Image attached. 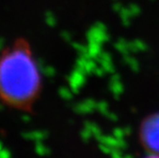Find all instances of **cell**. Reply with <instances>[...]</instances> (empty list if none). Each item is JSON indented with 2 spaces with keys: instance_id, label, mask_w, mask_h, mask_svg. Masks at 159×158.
Instances as JSON below:
<instances>
[{
  "instance_id": "6da1fadb",
  "label": "cell",
  "mask_w": 159,
  "mask_h": 158,
  "mask_svg": "<svg viewBox=\"0 0 159 158\" xmlns=\"http://www.w3.org/2000/svg\"><path fill=\"white\" fill-rule=\"evenodd\" d=\"M43 92V75L35 52L24 37L14 38L0 50V103L31 112Z\"/></svg>"
},
{
  "instance_id": "7a4b0ae2",
  "label": "cell",
  "mask_w": 159,
  "mask_h": 158,
  "mask_svg": "<svg viewBox=\"0 0 159 158\" xmlns=\"http://www.w3.org/2000/svg\"><path fill=\"white\" fill-rule=\"evenodd\" d=\"M141 138L148 151L159 154V114L145 120L141 129Z\"/></svg>"
}]
</instances>
